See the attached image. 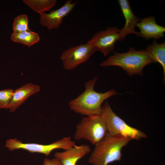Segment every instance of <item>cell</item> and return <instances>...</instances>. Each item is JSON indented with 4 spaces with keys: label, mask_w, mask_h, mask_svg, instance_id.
Instances as JSON below:
<instances>
[{
    "label": "cell",
    "mask_w": 165,
    "mask_h": 165,
    "mask_svg": "<svg viewBox=\"0 0 165 165\" xmlns=\"http://www.w3.org/2000/svg\"><path fill=\"white\" fill-rule=\"evenodd\" d=\"M98 78L95 77L85 83L84 91L69 102V108L72 110L87 116L101 115L103 102L117 93L114 89L103 93L95 91L94 88Z\"/></svg>",
    "instance_id": "6da1fadb"
},
{
    "label": "cell",
    "mask_w": 165,
    "mask_h": 165,
    "mask_svg": "<svg viewBox=\"0 0 165 165\" xmlns=\"http://www.w3.org/2000/svg\"><path fill=\"white\" fill-rule=\"evenodd\" d=\"M155 63L146 50H137L130 47L127 52L120 53L114 52V54L101 63L102 67L117 66L121 68L130 76L142 75L143 69L148 64Z\"/></svg>",
    "instance_id": "7a4b0ae2"
},
{
    "label": "cell",
    "mask_w": 165,
    "mask_h": 165,
    "mask_svg": "<svg viewBox=\"0 0 165 165\" xmlns=\"http://www.w3.org/2000/svg\"><path fill=\"white\" fill-rule=\"evenodd\" d=\"M131 140L111 135L108 133L91 153L88 162L92 165H108L119 161L122 148Z\"/></svg>",
    "instance_id": "3957f363"
},
{
    "label": "cell",
    "mask_w": 165,
    "mask_h": 165,
    "mask_svg": "<svg viewBox=\"0 0 165 165\" xmlns=\"http://www.w3.org/2000/svg\"><path fill=\"white\" fill-rule=\"evenodd\" d=\"M101 116L105 123L107 133L111 136L136 140L147 138L144 132L130 126L115 113L107 101L102 106Z\"/></svg>",
    "instance_id": "277c9868"
},
{
    "label": "cell",
    "mask_w": 165,
    "mask_h": 165,
    "mask_svg": "<svg viewBox=\"0 0 165 165\" xmlns=\"http://www.w3.org/2000/svg\"><path fill=\"white\" fill-rule=\"evenodd\" d=\"M107 133L105 123L101 115L87 116L76 126L74 137L78 140H86L95 146Z\"/></svg>",
    "instance_id": "5b68a950"
},
{
    "label": "cell",
    "mask_w": 165,
    "mask_h": 165,
    "mask_svg": "<svg viewBox=\"0 0 165 165\" xmlns=\"http://www.w3.org/2000/svg\"><path fill=\"white\" fill-rule=\"evenodd\" d=\"M75 145V142L72 140L71 137H66L48 145L24 143L16 138L9 139L6 140L5 146L11 151L22 149L31 153H38L48 156L55 149H61L66 150Z\"/></svg>",
    "instance_id": "8992f818"
},
{
    "label": "cell",
    "mask_w": 165,
    "mask_h": 165,
    "mask_svg": "<svg viewBox=\"0 0 165 165\" xmlns=\"http://www.w3.org/2000/svg\"><path fill=\"white\" fill-rule=\"evenodd\" d=\"M96 52L94 47L87 42L67 49L63 52L60 59L64 69L71 71L86 62Z\"/></svg>",
    "instance_id": "52a82bcc"
},
{
    "label": "cell",
    "mask_w": 165,
    "mask_h": 165,
    "mask_svg": "<svg viewBox=\"0 0 165 165\" xmlns=\"http://www.w3.org/2000/svg\"><path fill=\"white\" fill-rule=\"evenodd\" d=\"M120 30L115 26L108 27L95 33L87 43L106 56L113 51L116 42L120 40Z\"/></svg>",
    "instance_id": "ba28073f"
},
{
    "label": "cell",
    "mask_w": 165,
    "mask_h": 165,
    "mask_svg": "<svg viewBox=\"0 0 165 165\" xmlns=\"http://www.w3.org/2000/svg\"><path fill=\"white\" fill-rule=\"evenodd\" d=\"M77 2L76 1L73 3L72 0H68L59 8L50 11L49 13H44L40 15V24L49 30L58 28L64 18L70 13Z\"/></svg>",
    "instance_id": "9c48e42d"
},
{
    "label": "cell",
    "mask_w": 165,
    "mask_h": 165,
    "mask_svg": "<svg viewBox=\"0 0 165 165\" xmlns=\"http://www.w3.org/2000/svg\"><path fill=\"white\" fill-rule=\"evenodd\" d=\"M91 151L89 145H76L62 152L55 153L54 158L59 160L63 165H76L78 161Z\"/></svg>",
    "instance_id": "30bf717a"
},
{
    "label": "cell",
    "mask_w": 165,
    "mask_h": 165,
    "mask_svg": "<svg viewBox=\"0 0 165 165\" xmlns=\"http://www.w3.org/2000/svg\"><path fill=\"white\" fill-rule=\"evenodd\" d=\"M140 31L138 36H140L146 40L151 38L156 39L164 36L165 28L158 25L154 16H149L141 19L136 25Z\"/></svg>",
    "instance_id": "8fae6325"
},
{
    "label": "cell",
    "mask_w": 165,
    "mask_h": 165,
    "mask_svg": "<svg viewBox=\"0 0 165 165\" xmlns=\"http://www.w3.org/2000/svg\"><path fill=\"white\" fill-rule=\"evenodd\" d=\"M118 1L125 20L124 26L119 32L120 40H123L127 35L130 34H134L138 36V32L135 31V28L140 19L133 13L128 0Z\"/></svg>",
    "instance_id": "7c38bea8"
},
{
    "label": "cell",
    "mask_w": 165,
    "mask_h": 165,
    "mask_svg": "<svg viewBox=\"0 0 165 165\" xmlns=\"http://www.w3.org/2000/svg\"><path fill=\"white\" fill-rule=\"evenodd\" d=\"M40 86L28 83L14 90L9 105L10 112H14L30 96L38 92Z\"/></svg>",
    "instance_id": "4fadbf2b"
},
{
    "label": "cell",
    "mask_w": 165,
    "mask_h": 165,
    "mask_svg": "<svg viewBox=\"0 0 165 165\" xmlns=\"http://www.w3.org/2000/svg\"><path fill=\"white\" fill-rule=\"evenodd\" d=\"M146 50L154 61L162 66L163 69V80L165 78V43H158L155 40L152 44L148 46Z\"/></svg>",
    "instance_id": "5bb4252c"
},
{
    "label": "cell",
    "mask_w": 165,
    "mask_h": 165,
    "mask_svg": "<svg viewBox=\"0 0 165 165\" xmlns=\"http://www.w3.org/2000/svg\"><path fill=\"white\" fill-rule=\"evenodd\" d=\"M11 38L14 42L22 44L29 47L38 42L40 40L39 35L31 30L18 33L13 32Z\"/></svg>",
    "instance_id": "9a60e30c"
},
{
    "label": "cell",
    "mask_w": 165,
    "mask_h": 165,
    "mask_svg": "<svg viewBox=\"0 0 165 165\" xmlns=\"http://www.w3.org/2000/svg\"><path fill=\"white\" fill-rule=\"evenodd\" d=\"M22 1L40 15L50 10L57 2L56 0H23Z\"/></svg>",
    "instance_id": "2e32d148"
},
{
    "label": "cell",
    "mask_w": 165,
    "mask_h": 165,
    "mask_svg": "<svg viewBox=\"0 0 165 165\" xmlns=\"http://www.w3.org/2000/svg\"><path fill=\"white\" fill-rule=\"evenodd\" d=\"M28 18L26 14L19 15L14 18L13 25V32L30 31L28 26Z\"/></svg>",
    "instance_id": "e0dca14e"
},
{
    "label": "cell",
    "mask_w": 165,
    "mask_h": 165,
    "mask_svg": "<svg viewBox=\"0 0 165 165\" xmlns=\"http://www.w3.org/2000/svg\"><path fill=\"white\" fill-rule=\"evenodd\" d=\"M14 91L12 89H4L0 91V109H9Z\"/></svg>",
    "instance_id": "ac0fdd59"
},
{
    "label": "cell",
    "mask_w": 165,
    "mask_h": 165,
    "mask_svg": "<svg viewBox=\"0 0 165 165\" xmlns=\"http://www.w3.org/2000/svg\"><path fill=\"white\" fill-rule=\"evenodd\" d=\"M42 165H63L61 162L55 158L50 159L45 158L44 160Z\"/></svg>",
    "instance_id": "d6986e66"
}]
</instances>
